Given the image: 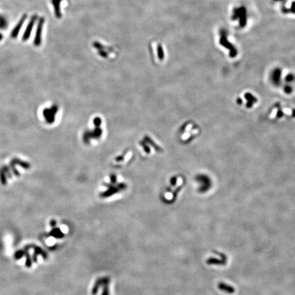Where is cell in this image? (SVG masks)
Listing matches in <instances>:
<instances>
[{"label": "cell", "instance_id": "6da1fadb", "mask_svg": "<svg viewBox=\"0 0 295 295\" xmlns=\"http://www.w3.org/2000/svg\"><path fill=\"white\" fill-rule=\"evenodd\" d=\"M105 131V121L103 118L99 116H94L83 130L81 140L86 146L97 145L104 139Z\"/></svg>", "mask_w": 295, "mask_h": 295}, {"label": "cell", "instance_id": "7a4b0ae2", "mask_svg": "<svg viewBox=\"0 0 295 295\" xmlns=\"http://www.w3.org/2000/svg\"><path fill=\"white\" fill-rule=\"evenodd\" d=\"M128 185L121 176L111 174L106 176L98 187L100 198L106 199L127 191Z\"/></svg>", "mask_w": 295, "mask_h": 295}, {"label": "cell", "instance_id": "3957f363", "mask_svg": "<svg viewBox=\"0 0 295 295\" xmlns=\"http://www.w3.org/2000/svg\"><path fill=\"white\" fill-rule=\"evenodd\" d=\"M140 153L144 157H153L163 151L162 148L153 137L146 135L143 136L139 142Z\"/></svg>", "mask_w": 295, "mask_h": 295}, {"label": "cell", "instance_id": "277c9868", "mask_svg": "<svg viewBox=\"0 0 295 295\" xmlns=\"http://www.w3.org/2000/svg\"><path fill=\"white\" fill-rule=\"evenodd\" d=\"M133 155L134 154L132 150H124L119 155L114 157L111 160V163L115 168H124L132 162Z\"/></svg>", "mask_w": 295, "mask_h": 295}, {"label": "cell", "instance_id": "5b68a950", "mask_svg": "<svg viewBox=\"0 0 295 295\" xmlns=\"http://www.w3.org/2000/svg\"><path fill=\"white\" fill-rule=\"evenodd\" d=\"M57 111H58V107L56 105L51 107L50 109H45V110L43 111V116L47 123L51 124L54 122Z\"/></svg>", "mask_w": 295, "mask_h": 295}, {"label": "cell", "instance_id": "8992f818", "mask_svg": "<svg viewBox=\"0 0 295 295\" xmlns=\"http://www.w3.org/2000/svg\"><path fill=\"white\" fill-rule=\"evenodd\" d=\"M36 16H33V17L31 18L30 21H29V24L27 26V28H26L25 32H24L23 36V40H24V41L27 40V39L29 38V36H30L31 29H32L33 27H34V25L35 23V21H36Z\"/></svg>", "mask_w": 295, "mask_h": 295}, {"label": "cell", "instance_id": "52a82bcc", "mask_svg": "<svg viewBox=\"0 0 295 295\" xmlns=\"http://www.w3.org/2000/svg\"><path fill=\"white\" fill-rule=\"evenodd\" d=\"M218 288L221 291L227 293V294H232L235 292L234 288L232 286L230 285H228L227 283L223 282H220L218 283Z\"/></svg>", "mask_w": 295, "mask_h": 295}, {"label": "cell", "instance_id": "ba28073f", "mask_svg": "<svg viewBox=\"0 0 295 295\" xmlns=\"http://www.w3.org/2000/svg\"><path fill=\"white\" fill-rule=\"evenodd\" d=\"M43 22H44L43 18H40V20L38 22V28H37L36 34V37H35V40H34V43L36 46L39 45L40 43V40H41V39H40L41 38V31H42V24H43Z\"/></svg>", "mask_w": 295, "mask_h": 295}, {"label": "cell", "instance_id": "9c48e42d", "mask_svg": "<svg viewBox=\"0 0 295 295\" xmlns=\"http://www.w3.org/2000/svg\"><path fill=\"white\" fill-rule=\"evenodd\" d=\"M25 18H26V16H22V18H21V20H20V21H18V23L17 25L15 26V27H14V29H13L12 31V34H11V36H12V38H15L16 36H18V32H19L20 29H21V28L22 27V26H23V23H24V21H25Z\"/></svg>", "mask_w": 295, "mask_h": 295}, {"label": "cell", "instance_id": "30bf717a", "mask_svg": "<svg viewBox=\"0 0 295 295\" xmlns=\"http://www.w3.org/2000/svg\"><path fill=\"white\" fill-rule=\"evenodd\" d=\"M206 263L208 264L211 265H225L226 264V260H221L215 258H209L206 260Z\"/></svg>", "mask_w": 295, "mask_h": 295}, {"label": "cell", "instance_id": "8fae6325", "mask_svg": "<svg viewBox=\"0 0 295 295\" xmlns=\"http://www.w3.org/2000/svg\"><path fill=\"white\" fill-rule=\"evenodd\" d=\"M104 281H105V277L100 278V279H98L97 281H96L95 284H94V286L93 287V288H92V294L95 295L96 293H97L98 288H99L101 285H103V284L104 283Z\"/></svg>", "mask_w": 295, "mask_h": 295}, {"label": "cell", "instance_id": "7c38bea8", "mask_svg": "<svg viewBox=\"0 0 295 295\" xmlns=\"http://www.w3.org/2000/svg\"><path fill=\"white\" fill-rule=\"evenodd\" d=\"M109 282H110V279H109V277H105V281H104V283L103 284V293H102V295H109V290L108 285Z\"/></svg>", "mask_w": 295, "mask_h": 295}, {"label": "cell", "instance_id": "4fadbf2b", "mask_svg": "<svg viewBox=\"0 0 295 295\" xmlns=\"http://www.w3.org/2000/svg\"><path fill=\"white\" fill-rule=\"evenodd\" d=\"M51 234L53 236H55V238H62V237H63V234L61 232L60 230L59 229L53 230L51 232Z\"/></svg>", "mask_w": 295, "mask_h": 295}, {"label": "cell", "instance_id": "5bb4252c", "mask_svg": "<svg viewBox=\"0 0 295 295\" xmlns=\"http://www.w3.org/2000/svg\"><path fill=\"white\" fill-rule=\"evenodd\" d=\"M23 252H22L21 251H18L17 253H16V255H15L16 258V259H19L20 258H21L22 255H23Z\"/></svg>", "mask_w": 295, "mask_h": 295}]
</instances>
